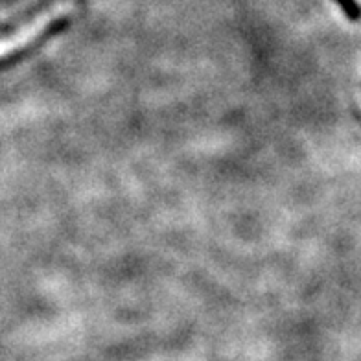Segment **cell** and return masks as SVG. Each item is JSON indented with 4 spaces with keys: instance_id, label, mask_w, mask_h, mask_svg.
<instances>
[{
    "instance_id": "cell-1",
    "label": "cell",
    "mask_w": 361,
    "mask_h": 361,
    "mask_svg": "<svg viewBox=\"0 0 361 361\" xmlns=\"http://www.w3.org/2000/svg\"><path fill=\"white\" fill-rule=\"evenodd\" d=\"M74 11V6L72 2H56L52 8L41 11L37 17L26 23L24 26H20L19 30H15L13 34L6 35V37H0V59L4 57H10L13 54L20 52L23 48L28 47L30 43H34L39 35L47 32L52 24H56L57 20L65 19Z\"/></svg>"
}]
</instances>
